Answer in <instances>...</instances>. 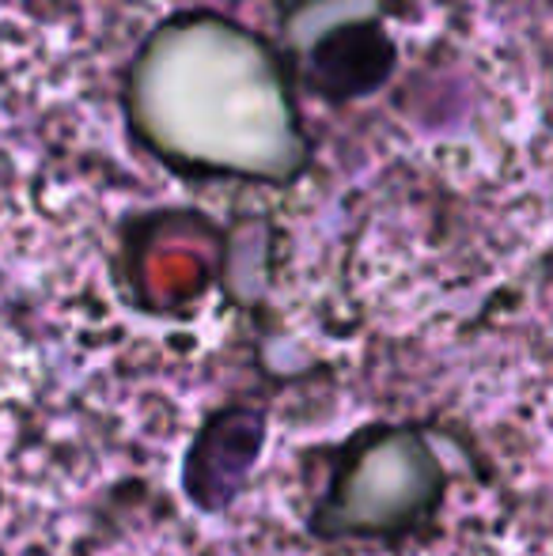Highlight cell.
<instances>
[{
	"label": "cell",
	"instance_id": "6da1fadb",
	"mask_svg": "<svg viewBox=\"0 0 553 556\" xmlns=\"http://www.w3.org/2000/svg\"><path fill=\"white\" fill-rule=\"evenodd\" d=\"M129 114L163 160L198 175L280 182L307 152L274 53L216 15H186L148 38Z\"/></svg>",
	"mask_w": 553,
	"mask_h": 556
}]
</instances>
